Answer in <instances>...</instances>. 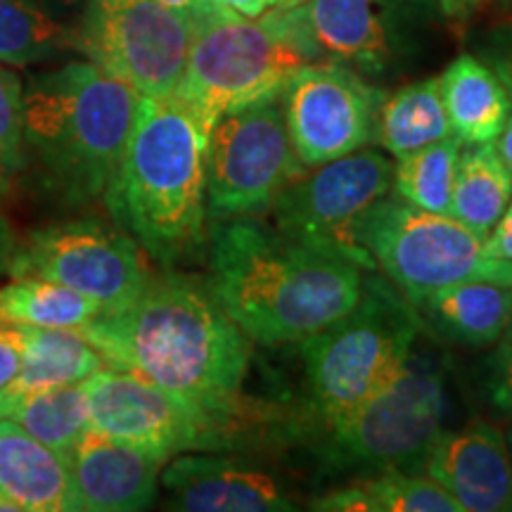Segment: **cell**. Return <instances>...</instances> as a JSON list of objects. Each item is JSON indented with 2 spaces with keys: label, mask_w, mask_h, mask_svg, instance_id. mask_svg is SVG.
<instances>
[{
  "label": "cell",
  "mask_w": 512,
  "mask_h": 512,
  "mask_svg": "<svg viewBox=\"0 0 512 512\" xmlns=\"http://www.w3.org/2000/svg\"><path fill=\"white\" fill-rule=\"evenodd\" d=\"M107 366L131 370L190 403L216 430L240 418L252 339L216 302L207 283L164 271L131 306L79 330Z\"/></svg>",
  "instance_id": "obj_1"
},
{
  "label": "cell",
  "mask_w": 512,
  "mask_h": 512,
  "mask_svg": "<svg viewBox=\"0 0 512 512\" xmlns=\"http://www.w3.org/2000/svg\"><path fill=\"white\" fill-rule=\"evenodd\" d=\"M211 294L264 347L304 342L358 304L366 271L254 219L211 221Z\"/></svg>",
  "instance_id": "obj_2"
},
{
  "label": "cell",
  "mask_w": 512,
  "mask_h": 512,
  "mask_svg": "<svg viewBox=\"0 0 512 512\" xmlns=\"http://www.w3.org/2000/svg\"><path fill=\"white\" fill-rule=\"evenodd\" d=\"M143 95L95 67L67 62L24 86V169L69 207L105 195L138 119Z\"/></svg>",
  "instance_id": "obj_3"
},
{
  "label": "cell",
  "mask_w": 512,
  "mask_h": 512,
  "mask_svg": "<svg viewBox=\"0 0 512 512\" xmlns=\"http://www.w3.org/2000/svg\"><path fill=\"white\" fill-rule=\"evenodd\" d=\"M207 138L176 98H143L105 204L140 249L171 266L207 240Z\"/></svg>",
  "instance_id": "obj_4"
},
{
  "label": "cell",
  "mask_w": 512,
  "mask_h": 512,
  "mask_svg": "<svg viewBox=\"0 0 512 512\" xmlns=\"http://www.w3.org/2000/svg\"><path fill=\"white\" fill-rule=\"evenodd\" d=\"M192 22L176 98L204 138L223 114L283 91L299 67L320 62L294 8L245 17L209 0Z\"/></svg>",
  "instance_id": "obj_5"
},
{
  "label": "cell",
  "mask_w": 512,
  "mask_h": 512,
  "mask_svg": "<svg viewBox=\"0 0 512 512\" xmlns=\"http://www.w3.org/2000/svg\"><path fill=\"white\" fill-rule=\"evenodd\" d=\"M420 330L415 306L399 290L366 275L354 309L302 342L311 399L323 420L337 425L392 382Z\"/></svg>",
  "instance_id": "obj_6"
},
{
  "label": "cell",
  "mask_w": 512,
  "mask_h": 512,
  "mask_svg": "<svg viewBox=\"0 0 512 512\" xmlns=\"http://www.w3.org/2000/svg\"><path fill=\"white\" fill-rule=\"evenodd\" d=\"M358 242L413 306L441 287L470 280L512 287L510 261L489 259L470 228L399 197H382L366 211L358 223Z\"/></svg>",
  "instance_id": "obj_7"
},
{
  "label": "cell",
  "mask_w": 512,
  "mask_h": 512,
  "mask_svg": "<svg viewBox=\"0 0 512 512\" xmlns=\"http://www.w3.org/2000/svg\"><path fill=\"white\" fill-rule=\"evenodd\" d=\"M446 411V368L413 344L403 368L349 418L330 427L332 456L368 470L420 475Z\"/></svg>",
  "instance_id": "obj_8"
},
{
  "label": "cell",
  "mask_w": 512,
  "mask_h": 512,
  "mask_svg": "<svg viewBox=\"0 0 512 512\" xmlns=\"http://www.w3.org/2000/svg\"><path fill=\"white\" fill-rule=\"evenodd\" d=\"M306 171L287 133L280 93L223 114L204 145L207 219L266 214L280 192Z\"/></svg>",
  "instance_id": "obj_9"
},
{
  "label": "cell",
  "mask_w": 512,
  "mask_h": 512,
  "mask_svg": "<svg viewBox=\"0 0 512 512\" xmlns=\"http://www.w3.org/2000/svg\"><path fill=\"white\" fill-rule=\"evenodd\" d=\"M190 38V17L157 0H86L74 48L143 98H171Z\"/></svg>",
  "instance_id": "obj_10"
},
{
  "label": "cell",
  "mask_w": 512,
  "mask_h": 512,
  "mask_svg": "<svg viewBox=\"0 0 512 512\" xmlns=\"http://www.w3.org/2000/svg\"><path fill=\"white\" fill-rule=\"evenodd\" d=\"M311 171L287 185L268 209L273 228L373 273V259L358 242V223L373 204L387 197L394 162L382 152L361 147Z\"/></svg>",
  "instance_id": "obj_11"
},
{
  "label": "cell",
  "mask_w": 512,
  "mask_h": 512,
  "mask_svg": "<svg viewBox=\"0 0 512 512\" xmlns=\"http://www.w3.org/2000/svg\"><path fill=\"white\" fill-rule=\"evenodd\" d=\"M8 275L72 287L95 299L102 313L124 311L152 278L138 242L95 219L34 230L27 240L17 242Z\"/></svg>",
  "instance_id": "obj_12"
},
{
  "label": "cell",
  "mask_w": 512,
  "mask_h": 512,
  "mask_svg": "<svg viewBox=\"0 0 512 512\" xmlns=\"http://www.w3.org/2000/svg\"><path fill=\"white\" fill-rule=\"evenodd\" d=\"M384 93L342 62L299 67L280 91L285 126L299 162L316 169L375 138V119Z\"/></svg>",
  "instance_id": "obj_13"
},
{
  "label": "cell",
  "mask_w": 512,
  "mask_h": 512,
  "mask_svg": "<svg viewBox=\"0 0 512 512\" xmlns=\"http://www.w3.org/2000/svg\"><path fill=\"white\" fill-rule=\"evenodd\" d=\"M434 5L437 0H306L294 12L320 62L387 76L420 50Z\"/></svg>",
  "instance_id": "obj_14"
},
{
  "label": "cell",
  "mask_w": 512,
  "mask_h": 512,
  "mask_svg": "<svg viewBox=\"0 0 512 512\" xmlns=\"http://www.w3.org/2000/svg\"><path fill=\"white\" fill-rule=\"evenodd\" d=\"M83 387L95 432L162 463L178 453L221 448V432L202 413L131 370L105 366Z\"/></svg>",
  "instance_id": "obj_15"
},
{
  "label": "cell",
  "mask_w": 512,
  "mask_h": 512,
  "mask_svg": "<svg viewBox=\"0 0 512 512\" xmlns=\"http://www.w3.org/2000/svg\"><path fill=\"white\" fill-rule=\"evenodd\" d=\"M159 482L171 510L185 512H287L292 496L273 475L216 453H178L166 460Z\"/></svg>",
  "instance_id": "obj_16"
},
{
  "label": "cell",
  "mask_w": 512,
  "mask_h": 512,
  "mask_svg": "<svg viewBox=\"0 0 512 512\" xmlns=\"http://www.w3.org/2000/svg\"><path fill=\"white\" fill-rule=\"evenodd\" d=\"M427 477L448 491L463 512L512 510V458L508 441L486 420L444 432L425 463Z\"/></svg>",
  "instance_id": "obj_17"
},
{
  "label": "cell",
  "mask_w": 512,
  "mask_h": 512,
  "mask_svg": "<svg viewBox=\"0 0 512 512\" xmlns=\"http://www.w3.org/2000/svg\"><path fill=\"white\" fill-rule=\"evenodd\" d=\"M72 510L136 512L157 498L162 460L88 427L69 456Z\"/></svg>",
  "instance_id": "obj_18"
},
{
  "label": "cell",
  "mask_w": 512,
  "mask_h": 512,
  "mask_svg": "<svg viewBox=\"0 0 512 512\" xmlns=\"http://www.w3.org/2000/svg\"><path fill=\"white\" fill-rule=\"evenodd\" d=\"M0 498L12 512L72 510L67 458L10 418H0Z\"/></svg>",
  "instance_id": "obj_19"
},
{
  "label": "cell",
  "mask_w": 512,
  "mask_h": 512,
  "mask_svg": "<svg viewBox=\"0 0 512 512\" xmlns=\"http://www.w3.org/2000/svg\"><path fill=\"white\" fill-rule=\"evenodd\" d=\"M17 328L24 342L22 363L17 375L0 389V418H8L12 408L29 396L62 384L83 382L107 366L100 351L79 330L27 328V325Z\"/></svg>",
  "instance_id": "obj_20"
},
{
  "label": "cell",
  "mask_w": 512,
  "mask_h": 512,
  "mask_svg": "<svg viewBox=\"0 0 512 512\" xmlns=\"http://www.w3.org/2000/svg\"><path fill=\"white\" fill-rule=\"evenodd\" d=\"M439 88L451 136L460 145L496 143L512 100L489 64L475 53H460L439 76Z\"/></svg>",
  "instance_id": "obj_21"
},
{
  "label": "cell",
  "mask_w": 512,
  "mask_h": 512,
  "mask_svg": "<svg viewBox=\"0 0 512 512\" xmlns=\"http://www.w3.org/2000/svg\"><path fill=\"white\" fill-rule=\"evenodd\" d=\"M510 306L512 287L470 280L432 292L415 311L451 342L484 349L505 337Z\"/></svg>",
  "instance_id": "obj_22"
},
{
  "label": "cell",
  "mask_w": 512,
  "mask_h": 512,
  "mask_svg": "<svg viewBox=\"0 0 512 512\" xmlns=\"http://www.w3.org/2000/svg\"><path fill=\"white\" fill-rule=\"evenodd\" d=\"M451 136V126L441 100L439 76H430L384 95L375 119L377 143L392 157L411 155L437 140Z\"/></svg>",
  "instance_id": "obj_23"
},
{
  "label": "cell",
  "mask_w": 512,
  "mask_h": 512,
  "mask_svg": "<svg viewBox=\"0 0 512 512\" xmlns=\"http://www.w3.org/2000/svg\"><path fill=\"white\" fill-rule=\"evenodd\" d=\"M512 197V174L494 143L460 147L448 216L484 240Z\"/></svg>",
  "instance_id": "obj_24"
},
{
  "label": "cell",
  "mask_w": 512,
  "mask_h": 512,
  "mask_svg": "<svg viewBox=\"0 0 512 512\" xmlns=\"http://www.w3.org/2000/svg\"><path fill=\"white\" fill-rule=\"evenodd\" d=\"M102 306L72 287L43 278H15L0 287V323L27 328L83 330Z\"/></svg>",
  "instance_id": "obj_25"
},
{
  "label": "cell",
  "mask_w": 512,
  "mask_h": 512,
  "mask_svg": "<svg viewBox=\"0 0 512 512\" xmlns=\"http://www.w3.org/2000/svg\"><path fill=\"white\" fill-rule=\"evenodd\" d=\"M8 418L69 460L74 446L91 427L86 387L74 382L38 392L12 408Z\"/></svg>",
  "instance_id": "obj_26"
},
{
  "label": "cell",
  "mask_w": 512,
  "mask_h": 512,
  "mask_svg": "<svg viewBox=\"0 0 512 512\" xmlns=\"http://www.w3.org/2000/svg\"><path fill=\"white\" fill-rule=\"evenodd\" d=\"M74 48V31L62 27L36 0H0V62L31 67Z\"/></svg>",
  "instance_id": "obj_27"
},
{
  "label": "cell",
  "mask_w": 512,
  "mask_h": 512,
  "mask_svg": "<svg viewBox=\"0 0 512 512\" xmlns=\"http://www.w3.org/2000/svg\"><path fill=\"white\" fill-rule=\"evenodd\" d=\"M460 147L456 138L448 136L399 157V164H394V197L418 209L448 214Z\"/></svg>",
  "instance_id": "obj_28"
},
{
  "label": "cell",
  "mask_w": 512,
  "mask_h": 512,
  "mask_svg": "<svg viewBox=\"0 0 512 512\" xmlns=\"http://www.w3.org/2000/svg\"><path fill=\"white\" fill-rule=\"evenodd\" d=\"M366 512H463L460 503L430 477L382 470L358 484Z\"/></svg>",
  "instance_id": "obj_29"
},
{
  "label": "cell",
  "mask_w": 512,
  "mask_h": 512,
  "mask_svg": "<svg viewBox=\"0 0 512 512\" xmlns=\"http://www.w3.org/2000/svg\"><path fill=\"white\" fill-rule=\"evenodd\" d=\"M24 83L0 62V197L24 171Z\"/></svg>",
  "instance_id": "obj_30"
},
{
  "label": "cell",
  "mask_w": 512,
  "mask_h": 512,
  "mask_svg": "<svg viewBox=\"0 0 512 512\" xmlns=\"http://www.w3.org/2000/svg\"><path fill=\"white\" fill-rule=\"evenodd\" d=\"M475 48V55L494 69V74L501 79L512 100V22H503L486 31Z\"/></svg>",
  "instance_id": "obj_31"
},
{
  "label": "cell",
  "mask_w": 512,
  "mask_h": 512,
  "mask_svg": "<svg viewBox=\"0 0 512 512\" xmlns=\"http://www.w3.org/2000/svg\"><path fill=\"white\" fill-rule=\"evenodd\" d=\"M484 382H486V394L489 399L501 408L503 413L512 415V342L498 344L491 351V356L486 358L484 366Z\"/></svg>",
  "instance_id": "obj_32"
},
{
  "label": "cell",
  "mask_w": 512,
  "mask_h": 512,
  "mask_svg": "<svg viewBox=\"0 0 512 512\" xmlns=\"http://www.w3.org/2000/svg\"><path fill=\"white\" fill-rule=\"evenodd\" d=\"M22 332L17 325L0 323V389L17 375L19 363H22Z\"/></svg>",
  "instance_id": "obj_33"
},
{
  "label": "cell",
  "mask_w": 512,
  "mask_h": 512,
  "mask_svg": "<svg viewBox=\"0 0 512 512\" xmlns=\"http://www.w3.org/2000/svg\"><path fill=\"white\" fill-rule=\"evenodd\" d=\"M482 249L489 259L496 261H510L512 264V197L508 207L501 214V219L496 221V226L491 228V233L482 240Z\"/></svg>",
  "instance_id": "obj_34"
},
{
  "label": "cell",
  "mask_w": 512,
  "mask_h": 512,
  "mask_svg": "<svg viewBox=\"0 0 512 512\" xmlns=\"http://www.w3.org/2000/svg\"><path fill=\"white\" fill-rule=\"evenodd\" d=\"M17 242L19 240L15 238V233H12L10 223L3 219V214H0V273L10 271V264H12V256H15Z\"/></svg>",
  "instance_id": "obj_35"
},
{
  "label": "cell",
  "mask_w": 512,
  "mask_h": 512,
  "mask_svg": "<svg viewBox=\"0 0 512 512\" xmlns=\"http://www.w3.org/2000/svg\"><path fill=\"white\" fill-rule=\"evenodd\" d=\"M214 3L240 12L245 17H261L268 8H273L275 0H214Z\"/></svg>",
  "instance_id": "obj_36"
},
{
  "label": "cell",
  "mask_w": 512,
  "mask_h": 512,
  "mask_svg": "<svg viewBox=\"0 0 512 512\" xmlns=\"http://www.w3.org/2000/svg\"><path fill=\"white\" fill-rule=\"evenodd\" d=\"M486 3H489V0H437L439 10L451 19H463L467 15H472V12L479 10Z\"/></svg>",
  "instance_id": "obj_37"
},
{
  "label": "cell",
  "mask_w": 512,
  "mask_h": 512,
  "mask_svg": "<svg viewBox=\"0 0 512 512\" xmlns=\"http://www.w3.org/2000/svg\"><path fill=\"white\" fill-rule=\"evenodd\" d=\"M494 147H496L498 157L503 159V164L508 166V171L512 174V110L508 114V121H505L503 131L498 133Z\"/></svg>",
  "instance_id": "obj_38"
},
{
  "label": "cell",
  "mask_w": 512,
  "mask_h": 512,
  "mask_svg": "<svg viewBox=\"0 0 512 512\" xmlns=\"http://www.w3.org/2000/svg\"><path fill=\"white\" fill-rule=\"evenodd\" d=\"M36 3L41 5V8L46 10L50 17L57 19V17L69 15V12H74L76 8H81L86 0H36Z\"/></svg>",
  "instance_id": "obj_39"
},
{
  "label": "cell",
  "mask_w": 512,
  "mask_h": 512,
  "mask_svg": "<svg viewBox=\"0 0 512 512\" xmlns=\"http://www.w3.org/2000/svg\"><path fill=\"white\" fill-rule=\"evenodd\" d=\"M157 3H162V5H166V8H171V10L183 12V15H188L192 19V17L197 15V12L204 8V5L209 3V0H157Z\"/></svg>",
  "instance_id": "obj_40"
},
{
  "label": "cell",
  "mask_w": 512,
  "mask_h": 512,
  "mask_svg": "<svg viewBox=\"0 0 512 512\" xmlns=\"http://www.w3.org/2000/svg\"><path fill=\"white\" fill-rule=\"evenodd\" d=\"M306 0H275L273 8H294V5H302Z\"/></svg>",
  "instance_id": "obj_41"
},
{
  "label": "cell",
  "mask_w": 512,
  "mask_h": 512,
  "mask_svg": "<svg viewBox=\"0 0 512 512\" xmlns=\"http://www.w3.org/2000/svg\"><path fill=\"white\" fill-rule=\"evenodd\" d=\"M505 339L512 342V306H510V320H508V330H505Z\"/></svg>",
  "instance_id": "obj_42"
},
{
  "label": "cell",
  "mask_w": 512,
  "mask_h": 512,
  "mask_svg": "<svg viewBox=\"0 0 512 512\" xmlns=\"http://www.w3.org/2000/svg\"><path fill=\"white\" fill-rule=\"evenodd\" d=\"M501 3H503L505 12H508V15H510V22H512V0H501Z\"/></svg>",
  "instance_id": "obj_43"
},
{
  "label": "cell",
  "mask_w": 512,
  "mask_h": 512,
  "mask_svg": "<svg viewBox=\"0 0 512 512\" xmlns=\"http://www.w3.org/2000/svg\"><path fill=\"white\" fill-rule=\"evenodd\" d=\"M505 441H508V448H510V458H512V427H510V432H508V439H505Z\"/></svg>",
  "instance_id": "obj_44"
}]
</instances>
